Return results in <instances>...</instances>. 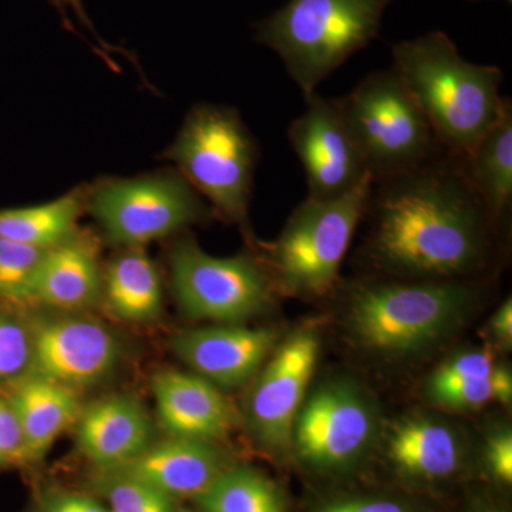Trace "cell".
Returning a JSON list of instances; mask_svg holds the SVG:
<instances>
[{"instance_id":"obj_1","label":"cell","mask_w":512,"mask_h":512,"mask_svg":"<svg viewBox=\"0 0 512 512\" xmlns=\"http://www.w3.org/2000/svg\"><path fill=\"white\" fill-rule=\"evenodd\" d=\"M365 254L380 276L474 282L490 265V212L460 156L441 148L413 170L373 181L365 217Z\"/></svg>"},{"instance_id":"obj_2","label":"cell","mask_w":512,"mask_h":512,"mask_svg":"<svg viewBox=\"0 0 512 512\" xmlns=\"http://www.w3.org/2000/svg\"><path fill=\"white\" fill-rule=\"evenodd\" d=\"M390 69L429 121L444 150L470 153L511 101L501 96L498 67L467 62L443 32L397 43Z\"/></svg>"},{"instance_id":"obj_3","label":"cell","mask_w":512,"mask_h":512,"mask_svg":"<svg viewBox=\"0 0 512 512\" xmlns=\"http://www.w3.org/2000/svg\"><path fill=\"white\" fill-rule=\"evenodd\" d=\"M345 318L360 348L386 357L426 352L450 338L476 308V282L377 276L345 292Z\"/></svg>"},{"instance_id":"obj_4","label":"cell","mask_w":512,"mask_h":512,"mask_svg":"<svg viewBox=\"0 0 512 512\" xmlns=\"http://www.w3.org/2000/svg\"><path fill=\"white\" fill-rule=\"evenodd\" d=\"M394 0H288L256 25V42L274 50L303 99L379 35Z\"/></svg>"},{"instance_id":"obj_5","label":"cell","mask_w":512,"mask_h":512,"mask_svg":"<svg viewBox=\"0 0 512 512\" xmlns=\"http://www.w3.org/2000/svg\"><path fill=\"white\" fill-rule=\"evenodd\" d=\"M163 157L215 215L249 231V205L261 150L237 109L211 103L192 107Z\"/></svg>"},{"instance_id":"obj_6","label":"cell","mask_w":512,"mask_h":512,"mask_svg":"<svg viewBox=\"0 0 512 512\" xmlns=\"http://www.w3.org/2000/svg\"><path fill=\"white\" fill-rule=\"evenodd\" d=\"M380 433L379 409L363 387L349 379L326 380L299 410L291 458L322 487L352 483L375 456Z\"/></svg>"},{"instance_id":"obj_7","label":"cell","mask_w":512,"mask_h":512,"mask_svg":"<svg viewBox=\"0 0 512 512\" xmlns=\"http://www.w3.org/2000/svg\"><path fill=\"white\" fill-rule=\"evenodd\" d=\"M369 177L335 200L306 198L293 210L264 261L278 291L298 298H325L336 289L340 265L363 217L372 192Z\"/></svg>"},{"instance_id":"obj_8","label":"cell","mask_w":512,"mask_h":512,"mask_svg":"<svg viewBox=\"0 0 512 512\" xmlns=\"http://www.w3.org/2000/svg\"><path fill=\"white\" fill-rule=\"evenodd\" d=\"M86 211L114 247L144 248L210 221L214 211L173 170L131 178H104L87 187Z\"/></svg>"},{"instance_id":"obj_9","label":"cell","mask_w":512,"mask_h":512,"mask_svg":"<svg viewBox=\"0 0 512 512\" xmlns=\"http://www.w3.org/2000/svg\"><path fill=\"white\" fill-rule=\"evenodd\" d=\"M335 100L373 181L413 170L443 148L392 69L369 74Z\"/></svg>"},{"instance_id":"obj_10","label":"cell","mask_w":512,"mask_h":512,"mask_svg":"<svg viewBox=\"0 0 512 512\" xmlns=\"http://www.w3.org/2000/svg\"><path fill=\"white\" fill-rule=\"evenodd\" d=\"M171 292L192 320L235 325L262 315L275 302L276 286L264 258L205 252L191 235H181L168 254Z\"/></svg>"},{"instance_id":"obj_11","label":"cell","mask_w":512,"mask_h":512,"mask_svg":"<svg viewBox=\"0 0 512 512\" xmlns=\"http://www.w3.org/2000/svg\"><path fill=\"white\" fill-rule=\"evenodd\" d=\"M319 353L318 330L298 329L278 343L251 380L245 407L249 433L276 461L291 458L293 426L308 396Z\"/></svg>"},{"instance_id":"obj_12","label":"cell","mask_w":512,"mask_h":512,"mask_svg":"<svg viewBox=\"0 0 512 512\" xmlns=\"http://www.w3.org/2000/svg\"><path fill=\"white\" fill-rule=\"evenodd\" d=\"M382 456L387 484L437 501L466 484L476 470L460 431L429 414L394 421L384 436Z\"/></svg>"},{"instance_id":"obj_13","label":"cell","mask_w":512,"mask_h":512,"mask_svg":"<svg viewBox=\"0 0 512 512\" xmlns=\"http://www.w3.org/2000/svg\"><path fill=\"white\" fill-rule=\"evenodd\" d=\"M32 329V369L70 389L106 380L119 366L123 348L116 333L83 313L29 315Z\"/></svg>"},{"instance_id":"obj_14","label":"cell","mask_w":512,"mask_h":512,"mask_svg":"<svg viewBox=\"0 0 512 512\" xmlns=\"http://www.w3.org/2000/svg\"><path fill=\"white\" fill-rule=\"evenodd\" d=\"M306 110L289 124L288 140L301 161L309 200L343 197L372 177L350 136L336 100L313 93Z\"/></svg>"},{"instance_id":"obj_15","label":"cell","mask_w":512,"mask_h":512,"mask_svg":"<svg viewBox=\"0 0 512 512\" xmlns=\"http://www.w3.org/2000/svg\"><path fill=\"white\" fill-rule=\"evenodd\" d=\"M279 343L278 332L242 323L183 329L171 336L173 355L220 390L251 383Z\"/></svg>"},{"instance_id":"obj_16","label":"cell","mask_w":512,"mask_h":512,"mask_svg":"<svg viewBox=\"0 0 512 512\" xmlns=\"http://www.w3.org/2000/svg\"><path fill=\"white\" fill-rule=\"evenodd\" d=\"M151 392L165 437L220 444L234 430V410L222 390L195 373L160 370Z\"/></svg>"},{"instance_id":"obj_17","label":"cell","mask_w":512,"mask_h":512,"mask_svg":"<svg viewBox=\"0 0 512 512\" xmlns=\"http://www.w3.org/2000/svg\"><path fill=\"white\" fill-rule=\"evenodd\" d=\"M74 440L94 470H109L146 451L156 441V424L136 397L110 394L83 407Z\"/></svg>"},{"instance_id":"obj_18","label":"cell","mask_w":512,"mask_h":512,"mask_svg":"<svg viewBox=\"0 0 512 512\" xmlns=\"http://www.w3.org/2000/svg\"><path fill=\"white\" fill-rule=\"evenodd\" d=\"M234 463L220 444L165 437L109 471L143 481L175 501H192Z\"/></svg>"},{"instance_id":"obj_19","label":"cell","mask_w":512,"mask_h":512,"mask_svg":"<svg viewBox=\"0 0 512 512\" xmlns=\"http://www.w3.org/2000/svg\"><path fill=\"white\" fill-rule=\"evenodd\" d=\"M103 298V268L93 238L77 232L47 249L37 269L29 308L83 313Z\"/></svg>"},{"instance_id":"obj_20","label":"cell","mask_w":512,"mask_h":512,"mask_svg":"<svg viewBox=\"0 0 512 512\" xmlns=\"http://www.w3.org/2000/svg\"><path fill=\"white\" fill-rule=\"evenodd\" d=\"M3 392L12 403L22 429L26 468L45 460L60 434L74 426L83 409L77 390L35 373H28Z\"/></svg>"},{"instance_id":"obj_21","label":"cell","mask_w":512,"mask_h":512,"mask_svg":"<svg viewBox=\"0 0 512 512\" xmlns=\"http://www.w3.org/2000/svg\"><path fill=\"white\" fill-rule=\"evenodd\" d=\"M117 319L133 325L156 320L164 308L160 269L144 248H123L103 269V298Z\"/></svg>"},{"instance_id":"obj_22","label":"cell","mask_w":512,"mask_h":512,"mask_svg":"<svg viewBox=\"0 0 512 512\" xmlns=\"http://www.w3.org/2000/svg\"><path fill=\"white\" fill-rule=\"evenodd\" d=\"M460 158L468 181L498 227L507 221L512 205L511 104L473 150Z\"/></svg>"},{"instance_id":"obj_23","label":"cell","mask_w":512,"mask_h":512,"mask_svg":"<svg viewBox=\"0 0 512 512\" xmlns=\"http://www.w3.org/2000/svg\"><path fill=\"white\" fill-rule=\"evenodd\" d=\"M86 197L87 187H80L43 204L0 210V238L43 251L55 248L79 232Z\"/></svg>"},{"instance_id":"obj_24","label":"cell","mask_w":512,"mask_h":512,"mask_svg":"<svg viewBox=\"0 0 512 512\" xmlns=\"http://www.w3.org/2000/svg\"><path fill=\"white\" fill-rule=\"evenodd\" d=\"M198 512H291V500L274 478L234 463L192 500Z\"/></svg>"},{"instance_id":"obj_25","label":"cell","mask_w":512,"mask_h":512,"mask_svg":"<svg viewBox=\"0 0 512 512\" xmlns=\"http://www.w3.org/2000/svg\"><path fill=\"white\" fill-rule=\"evenodd\" d=\"M302 512H447L433 498L409 493L392 484H342L315 491Z\"/></svg>"},{"instance_id":"obj_26","label":"cell","mask_w":512,"mask_h":512,"mask_svg":"<svg viewBox=\"0 0 512 512\" xmlns=\"http://www.w3.org/2000/svg\"><path fill=\"white\" fill-rule=\"evenodd\" d=\"M89 487L110 512H180L178 501L116 471L94 470Z\"/></svg>"},{"instance_id":"obj_27","label":"cell","mask_w":512,"mask_h":512,"mask_svg":"<svg viewBox=\"0 0 512 512\" xmlns=\"http://www.w3.org/2000/svg\"><path fill=\"white\" fill-rule=\"evenodd\" d=\"M32 329L25 308L0 302V390L32 369Z\"/></svg>"},{"instance_id":"obj_28","label":"cell","mask_w":512,"mask_h":512,"mask_svg":"<svg viewBox=\"0 0 512 512\" xmlns=\"http://www.w3.org/2000/svg\"><path fill=\"white\" fill-rule=\"evenodd\" d=\"M45 252L0 238V302L29 308L33 282Z\"/></svg>"},{"instance_id":"obj_29","label":"cell","mask_w":512,"mask_h":512,"mask_svg":"<svg viewBox=\"0 0 512 512\" xmlns=\"http://www.w3.org/2000/svg\"><path fill=\"white\" fill-rule=\"evenodd\" d=\"M429 402L457 412H473L488 404H510L512 399L511 370L498 366L490 376L458 386L447 387L426 396Z\"/></svg>"},{"instance_id":"obj_30","label":"cell","mask_w":512,"mask_h":512,"mask_svg":"<svg viewBox=\"0 0 512 512\" xmlns=\"http://www.w3.org/2000/svg\"><path fill=\"white\" fill-rule=\"evenodd\" d=\"M498 365L494 353L488 349H468L448 357L429 377L424 384V393H431L483 379L490 376Z\"/></svg>"},{"instance_id":"obj_31","label":"cell","mask_w":512,"mask_h":512,"mask_svg":"<svg viewBox=\"0 0 512 512\" xmlns=\"http://www.w3.org/2000/svg\"><path fill=\"white\" fill-rule=\"evenodd\" d=\"M488 487L497 491L510 490L512 485V433L507 427L494 430L485 439L476 466Z\"/></svg>"},{"instance_id":"obj_32","label":"cell","mask_w":512,"mask_h":512,"mask_svg":"<svg viewBox=\"0 0 512 512\" xmlns=\"http://www.w3.org/2000/svg\"><path fill=\"white\" fill-rule=\"evenodd\" d=\"M10 468H26L25 439L12 403L0 390V473Z\"/></svg>"},{"instance_id":"obj_33","label":"cell","mask_w":512,"mask_h":512,"mask_svg":"<svg viewBox=\"0 0 512 512\" xmlns=\"http://www.w3.org/2000/svg\"><path fill=\"white\" fill-rule=\"evenodd\" d=\"M35 512H110L99 498L92 494L66 490L43 491L37 500Z\"/></svg>"},{"instance_id":"obj_34","label":"cell","mask_w":512,"mask_h":512,"mask_svg":"<svg viewBox=\"0 0 512 512\" xmlns=\"http://www.w3.org/2000/svg\"><path fill=\"white\" fill-rule=\"evenodd\" d=\"M456 512H511L507 498L491 487L468 488Z\"/></svg>"},{"instance_id":"obj_35","label":"cell","mask_w":512,"mask_h":512,"mask_svg":"<svg viewBox=\"0 0 512 512\" xmlns=\"http://www.w3.org/2000/svg\"><path fill=\"white\" fill-rule=\"evenodd\" d=\"M50 2H52L53 5L56 6L57 10H59L60 15H62L64 26H66L67 29L72 30V32H76L73 28L72 22H70L69 15H67V12H72L74 18L79 20L84 28L89 30V32L96 37L100 50L103 52V55L106 56L107 62L113 63V60L109 57V52L126 53L124 50H121L120 47H114L109 45V43L104 42L103 37H101L99 33H97L96 28H94L92 20L87 16L86 10H84L83 0H50Z\"/></svg>"},{"instance_id":"obj_36","label":"cell","mask_w":512,"mask_h":512,"mask_svg":"<svg viewBox=\"0 0 512 512\" xmlns=\"http://www.w3.org/2000/svg\"><path fill=\"white\" fill-rule=\"evenodd\" d=\"M490 333L495 345L510 350L512 346V299H505L490 322Z\"/></svg>"},{"instance_id":"obj_37","label":"cell","mask_w":512,"mask_h":512,"mask_svg":"<svg viewBox=\"0 0 512 512\" xmlns=\"http://www.w3.org/2000/svg\"><path fill=\"white\" fill-rule=\"evenodd\" d=\"M471 2H481V0H471ZM508 2H511V0H508Z\"/></svg>"}]
</instances>
